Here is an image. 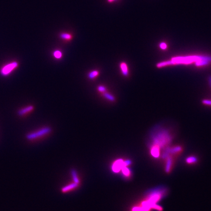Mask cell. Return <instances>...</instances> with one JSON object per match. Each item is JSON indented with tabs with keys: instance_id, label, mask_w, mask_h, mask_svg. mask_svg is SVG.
Wrapping results in <instances>:
<instances>
[{
	"instance_id": "1",
	"label": "cell",
	"mask_w": 211,
	"mask_h": 211,
	"mask_svg": "<svg viewBox=\"0 0 211 211\" xmlns=\"http://www.w3.org/2000/svg\"><path fill=\"white\" fill-rule=\"evenodd\" d=\"M153 136V145L158 146L160 148L167 146L172 140L169 131L161 128L157 129Z\"/></svg>"
},
{
	"instance_id": "2",
	"label": "cell",
	"mask_w": 211,
	"mask_h": 211,
	"mask_svg": "<svg viewBox=\"0 0 211 211\" xmlns=\"http://www.w3.org/2000/svg\"><path fill=\"white\" fill-rule=\"evenodd\" d=\"M203 60H208L211 62V56H208L194 55L188 56H178L174 57L172 59L174 64H190L195 62L198 63Z\"/></svg>"
},
{
	"instance_id": "3",
	"label": "cell",
	"mask_w": 211,
	"mask_h": 211,
	"mask_svg": "<svg viewBox=\"0 0 211 211\" xmlns=\"http://www.w3.org/2000/svg\"><path fill=\"white\" fill-rule=\"evenodd\" d=\"M182 151V147L180 146H175L172 147H168L163 152L162 157L164 159L169 156L175 157L179 155Z\"/></svg>"
},
{
	"instance_id": "4",
	"label": "cell",
	"mask_w": 211,
	"mask_h": 211,
	"mask_svg": "<svg viewBox=\"0 0 211 211\" xmlns=\"http://www.w3.org/2000/svg\"><path fill=\"white\" fill-rule=\"evenodd\" d=\"M51 132V129L49 127H46L43 128L42 129L39 130L37 132H34L32 133H29L27 135V138L28 140H32L38 138L40 137L41 136H45L48 135Z\"/></svg>"
},
{
	"instance_id": "5",
	"label": "cell",
	"mask_w": 211,
	"mask_h": 211,
	"mask_svg": "<svg viewBox=\"0 0 211 211\" xmlns=\"http://www.w3.org/2000/svg\"><path fill=\"white\" fill-rule=\"evenodd\" d=\"M165 191L158 190L153 192H151L148 195L146 200L148 201L149 203L151 205L153 204H156L157 201H158L161 198L162 196L164 194Z\"/></svg>"
},
{
	"instance_id": "6",
	"label": "cell",
	"mask_w": 211,
	"mask_h": 211,
	"mask_svg": "<svg viewBox=\"0 0 211 211\" xmlns=\"http://www.w3.org/2000/svg\"><path fill=\"white\" fill-rule=\"evenodd\" d=\"M18 66V64L16 62H14L12 63H10L9 64L5 66L4 67L2 68L1 70V75L4 76L9 75L11 72H12L13 69L16 68Z\"/></svg>"
},
{
	"instance_id": "7",
	"label": "cell",
	"mask_w": 211,
	"mask_h": 211,
	"mask_svg": "<svg viewBox=\"0 0 211 211\" xmlns=\"http://www.w3.org/2000/svg\"><path fill=\"white\" fill-rule=\"evenodd\" d=\"M165 172L169 174L172 171V168L175 164V159L174 156H169L165 159Z\"/></svg>"
},
{
	"instance_id": "8",
	"label": "cell",
	"mask_w": 211,
	"mask_h": 211,
	"mask_svg": "<svg viewBox=\"0 0 211 211\" xmlns=\"http://www.w3.org/2000/svg\"><path fill=\"white\" fill-rule=\"evenodd\" d=\"M123 162L124 161L122 159H119L116 160L114 163V165L112 166V171L114 172H119V171L122 169V168L124 167Z\"/></svg>"
},
{
	"instance_id": "9",
	"label": "cell",
	"mask_w": 211,
	"mask_h": 211,
	"mask_svg": "<svg viewBox=\"0 0 211 211\" xmlns=\"http://www.w3.org/2000/svg\"><path fill=\"white\" fill-rule=\"evenodd\" d=\"M121 72L122 74L125 77H127L129 75V69L127 63L125 62H121L119 64Z\"/></svg>"
},
{
	"instance_id": "10",
	"label": "cell",
	"mask_w": 211,
	"mask_h": 211,
	"mask_svg": "<svg viewBox=\"0 0 211 211\" xmlns=\"http://www.w3.org/2000/svg\"><path fill=\"white\" fill-rule=\"evenodd\" d=\"M151 156L154 158H158L160 155V148L157 145H153L151 150Z\"/></svg>"
},
{
	"instance_id": "11",
	"label": "cell",
	"mask_w": 211,
	"mask_h": 211,
	"mask_svg": "<svg viewBox=\"0 0 211 211\" xmlns=\"http://www.w3.org/2000/svg\"><path fill=\"white\" fill-rule=\"evenodd\" d=\"M102 96L103 97L106 99L107 100L109 101V102H114L116 101V98L114 95H112L111 93H108L107 91L105 93H102Z\"/></svg>"
},
{
	"instance_id": "12",
	"label": "cell",
	"mask_w": 211,
	"mask_h": 211,
	"mask_svg": "<svg viewBox=\"0 0 211 211\" xmlns=\"http://www.w3.org/2000/svg\"><path fill=\"white\" fill-rule=\"evenodd\" d=\"M100 72L97 69H94L90 71L88 74V77L90 80H95L99 76Z\"/></svg>"
},
{
	"instance_id": "13",
	"label": "cell",
	"mask_w": 211,
	"mask_h": 211,
	"mask_svg": "<svg viewBox=\"0 0 211 211\" xmlns=\"http://www.w3.org/2000/svg\"><path fill=\"white\" fill-rule=\"evenodd\" d=\"M34 109V107L32 105L29 106L27 107L26 108H23L22 109H20L18 111V114L20 116H22L24 115L27 113L30 112L32 111H33Z\"/></svg>"
},
{
	"instance_id": "14",
	"label": "cell",
	"mask_w": 211,
	"mask_h": 211,
	"mask_svg": "<svg viewBox=\"0 0 211 211\" xmlns=\"http://www.w3.org/2000/svg\"><path fill=\"white\" fill-rule=\"evenodd\" d=\"M59 37L61 39L63 40L66 41H70L72 39V35L70 33H66V32H62L59 34Z\"/></svg>"
},
{
	"instance_id": "15",
	"label": "cell",
	"mask_w": 211,
	"mask_h": 211,
	"mask_svg": "<svg viewBox=\"0 0 211 211\" xmlns=\"http://www.w3.org/2000/svg\"><path fill=\"white\" fill-rule=\"evenodd\" d=\"M78 184L74 183L69 184V185L66 186L65 187H63V188L62 189V191L63 192H67L69 191L70 190H72L74 188H76L78 186Z\"/></svg>"
},
{
	"instance_id": "16",
	"label": "cell",
	"mask_w": 211,
	"mask_h": 211,
	"mask_svg": "<svg viewBox=\"0 0 211 211\" xmlns=\"http://www.w3.org/2000/svg\"><path fill=\"white\" fill-rule=\"evenodd\" d=\"M53 56L57 60L61 59L63 57V53L60 50H55L53 53Z\"/></svg>"
},
{
	"instance_id": "17",
	"label": "cell",
	"mask_w": 211,
	"mask_h": 211,
	"mask_svg": "<svg viewBox=\"0 0 211 211\" xmlns=\"http://www.w3.org/2000/svg\"><path fill=\"white\" fill-rule=\"evenodd\" d=\"M186 162L189 164H196L198 162V159L196 156H191L187 157L186 159Z\"/></svg>"
},
{
	"instance_id": "18",
	"label": "cell",
	"mask_w": 211,
	"mask_h": 211,
	"mask_svg": "<svg viewBox=\"0 0 211 211\" xmlns=\"http://www.w3.org/2000/svg\"><path fill=\"white\" fill-rule=\"evenodd\" d=\"M174 64L172 60L171 61H167L162 62L161 63H158L157 64V67H165L167 66H170V65H172Z\"/></svg>"
},
{
	"instance_id": "19",
	"label": "cell",
	"mask_w": 211,
	"mask_h": 211,
	"mask_svg": "<svg viewBox=\"0 0 211 211\" xmlns=\"http://www.w3.org/2000/svg\"><path fill=\"white\" fill-rule=\"evenodd\" d=\"M71 172H72V177H73V179H74V183L79 184V180L78 177H77L76 171H75V170H72V171H71Z\"/></svg>"
},
{
	"instance_id": "20",
	"label": "cell",
	"mask_w": 211,
	"mask_h": 211,
	"mask_svg": "<svg viewBox=\"0 0 211 211\" xmlns=\"http://www.w3.org/2000/svg\"><path fill=\"white\" fill-rule=\"evenodd\" d=\"M121 170L122 171L123 175H124L125 177H129L130 176V170L129 169V168H128L127 167H124L122 168Z\"/></svg>"
},
{
	"instance_id": "21",
	"label": "cell",
	"mask_w": 211,
	"mask_h": 211,
	"mask_svg": "<svg viewBox=\"0 0 211 211\" xmlns=\"http://www.w3.org/2000/svg\"><path fill=\"white\" fill-rule=\"evenodd\" d=\"M97 90L99 93H105L107 91V88L105 86L100 85L98 86L97 87Z\"/></svg>"
},
{
	"instance_id": "22",
	"label": "cell",
	"mask_w": 211,
	"mask_h": 211,
	"mask_svg": "<svg viewBox=\"0 0 211 211\" xmlns=\"http://www.w3.org/2000/svg\"><path fill=\"white\" fill-rule=\"evenodd\" d=\"M150 209L145 208L144 207H135L132 209V211H150Z\"/></svg>"
},
{
	"instance_id": "23",
	"label": "cell",
	"mask_w": 211,
	"mask_h": 211,
	"mask_svg": "<svg viewBox=\"0 0 211 211\" xmlns=\"http://www.w3.org/2000/svg\"><path fill=\"white\" fill-rule=\"evenodd\" d=\"M159 46H160V48H161L162 50H165L167 48V45L165 43H160Z\"/></svg>"
},
{
	"instance_id": "24",
	"label": "cell",
	"mask_w": 211,
	"mask_h": 211,
	"mask_svg": "<svg viewBox=\"0 0 211 211\" xmlns=\"http://www.w3.org/2000/svg\"><path fill=\"white\" fill-rule=\"evenodd\" d=\"M131 163H132V161L130 160H127L123 162V164H124V167L129 166V165L131 164Z\"/></svg>"
},
{
	"instance_id": "25",
	"label": "cell",
	"mask_w": 211,
	"mask_h": 211,
	"mask_svg": "<svg viewBox=\"0 0 211 211\" xmlns=\"http://www.w3.org/2000/svg\"><path fill=\"white\" fill-rule=\"evenodd\" d=\"M202 103L205 105H211V100H204L202 101Z\"/></svg>"
},
{
	"instance_id": "26",
	"label": "cell",
	"mask_w": 211,
	"mask_h": 211,
	"mask_svg": "<svg viewBox=\"0 0 211 211\" xmlns=\"http://www.w3.org/2000/svg\"><path fill=\"white\" fill-rule=\"evenodd\" d=\"M116 1V0H107L108 3H114V2Z\"/></svg>"
},
{
	"instance_id": "27",
	"label": "cell",
	"mask_w": 211,
	"mask_h": 211,
	"mask_svg": "<svg viewBox=\"0 0 211 211\" xmlns=\"http://www.w3.org/2000/svg\"><path fill=\"white\" fill-rule=\"evenodd\" d=\"M209 82L210 85L211 87V76L209 78Z\"/></svg>"
}]
</instances>
